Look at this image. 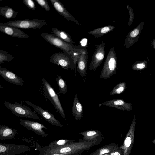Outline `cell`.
Masks as SVG:
<instances>
[{
    "label": "cell",
    "instance_id": "cell-1",
    "mask_svg": "<svg viewBox=\"0 0 155 155\" xmlns=\"http://www.w3.org/2000/svg\"><path fill=\"white\" fill-rule=\"evenodd\" d=\"M117 58L114 47L109 51L100 73V77L104 79L110 78L116 73Z\"/></svg>",
    "mask_w": 155,
    "mask_h": 155
},
{
    "label": "cell",
    "instance_id": "cell-2",
    "mask_svg": "<svg viewBox=\"0 0 155 155\" xmlns=\"http://www.w3.org/2000/svg\"><path fill=\"white\" fill-rule=\"evenodd\" d=\"M41 35L47 42L66 52L71 56L83 48L70 44L57 37L53 34L44 33Z\"/></svg>",
    "mask_w": 155,
    "mask_h": 155
},
{
    "label": "cell",
    "instance_id": "cell-3",
    "mask_svg": "<svg viewBox=\"0 0 155 155\" xmlns=\"http://www.w3.org/2000/svg\"><path fill=\"white\" fill-rule=\"evenodd\" d=\"M48 22L45 20L39 19H22L16 20L3 23H0V26H11L18 28L23 29H40Z\"/></svg>",
    "mask_w": 155,
    "mask_h": 155
},
{
    "label": "cell",
    "instance_id": "cell-4",
    "mask_svg": "<svg viewBox=\"0 0 155 155\" xmlns=\"http://www.w3.org/2000/svg\"><path fill=\"white\" fill-rule=\"evenodd\" d=\"M43 90L45 96L51 102L62 117L66 120L64 111L59 98L58 95L49 83L42 78Z\"/></svg>",
    "mask_w": 155,
    "mask_h": 155
},
{
    "label": "cell",
    "instance_id": "cell-5",
    "mask_svg": "<svg viewBox=\"0 0 155 155\" xmlns=\"http://www.w3.org/2000/svg\"><path fill=\"white\" fill-rule=\"evenodd\" d=\"M4 105L16 116L41 120L37 115L27 106L17 102L11 103L7 101H5Z\"/></svg>",
    "mask_w": 155,
    "mask_h": 155
},
{
    "label": "cell",
    "instance_id": "cell-6",
    "mask_svg": "<svg viewBox=\"0 0 155 155\" xmlns=\"http://www.w3.org/2000/svg\"><path fill=\"white\" fill-rule=\"evenodd\" d=\"M50 61L61 66L64 69L76 70V66L74 59L70 54L64 51L53 54L50 57Z\"/></svg>",
    "mask_w": 155,
    "mask_h": 155
},
{
    "label": "cell",
    "instance_id": "cell-7",
    "mask_svg": "<svg viewBox=\"0 0 155 155\" xmlns=\"http://www.w3.org/2000/svg\"><path fill=\"white\" fill-rule=\"evenodd\" d=\"M31 150L27 145L0 143V155L19 154Z\"/></svg>",
    "mask_w": 155,
    "mask_h": 155
},
{
    "label": "cell",
    "instance_id": "cell-8",
    "mask_svg": "<svg viewBox=\"0 0 155 155\" xmlns=\"http://www.w3.org/2000/svg\"><path fill=\"white\" fill-rule=\"evenodd\" d=\"M105 44L103 41L96 47L90 64L89 70H95L102 63L105 54Z\"/></svg>",
    "mask_w": 155,
    "mask_h": 155
},
{
    "label": "cell",
    "instance_id": "cell-9",
    "mask_svg": "<svg viewBox=\"0 0 155 155\" xmlns=\"http://www.w3.org/2000/svg\"><path fill=\"white\" fill-rule=\"evenodd\" d=\"M25 102L28 105L32 107L35 111L38 113L45 120L51 124L59 127L63 126L51 113L29 101H25Z\"/></svg>",
    "mask_w": 155,
    "mask_h": 155
},
{
    "label": "cell",
    "instance_id": "cell-10",
    "mask_svg": "<svg viewBox=\"0 0 155 155\" xmlns=\"http://www.w3.org/2000/svg\"><path fill=\"white\" fill-rule=\"evenodd\" d=\"M20 124L27 129L33 131L36 134L43 137L48 136L42 129H47L44 125L38 122L20 119Z\"/></svg>",
    "mask_w": 155,
    "mask_h": 155
},
{
    "label": "cell",
    "instance_id": "cell-11",
    "mask_svg": "<svg viewBox=\"0 0 155 155\" xmlns=\"http://www.w3.org/2000/svg\"><path fill=\"white\" fill-rule=\"evenodd\" d=\"M144 24V22L142 21L128 34L124 44V46L125 47L126 49L131 47L138 41Z\"/></svg>",
    "mask_w": 155,
    "mask_h": 155
},
{
    "label": "cell",
    "instance_id": "cell-12",
    "mask_svg": "<svg viewBox=\"0 0 155 155\" xmlns=\"http://www.w3.org/2000/svg\"><path fill=\"white\" fill-rule=\"evenodd\" d=\"M0 75L6 81L17 85L22 86L25 83L22 78L5 68L0 67Z\"/></svg>",
    "mask_w": 155,
    "mask_h": 155
},
{
    "label": "cell",
    "instance_id": "cell-13",
    "mask_svg": "<svg viewBox=\"0 0 155 155\" xmlns=\"http://www.w3.org/2000/svg\"><path fill=\"white\" fill-rule=\"evenodd\" d=\"M99 104L114 107L124 111H130L132 108L131 103L126 102L121 99L111 100L104 102Z\"/></svg>",
    "mask_w": 155,
    "mask_h": 155
},
{
    "label": "cell",
    "instance_id": "cell-14",
    "mask_svg": "<svg viewBox=\"0 0 155 155\" xmlns=\"http://www.w3.org/2000/svg\"><path fill=\"white\" fill-rule=\"evenodd\" d=\"M88 54L87 48H84L77 60V69L82 78L87 73Z\"/></svg>",
    "mask_w": 155,
    "mask_h": 155
},
{
    "label": "cell",
    "instance_id": "cell-15",
    "mask_svg": "<svg viewBox=\"0 0 155 155\" xmlns=\"http://www.w3.org/2000/svg\"><path fill=\"white\" fill-rule=\"evenodd\" d=\"M56 12L68 21L75 22L78 25L80 23L65 8L64 5L58 0H50Z\"/></svg>",
    "mask_w": 155,
    "mask_h": 155
},
{
    "label": "cell",
    "instance_id": "cell-16",
    "mask_svg": "<svg viewBox=\"0 0 155 155\" xmlns=\"http://www.w3.org/2000/svg\"><path fill=\"white\" fill-rule=\"evenodd\" d=\"M0 31L14 37L27 38L29 36L19 28L11 26H1Z\"/></svg>",
    "mask_w": 155,
    "mask_h": 155
},
{
    "label": "cell",
    "instance_id": "cell-17",
    "mask_svg": "<svg viewBox=\"0 0 155 155\" xmlns=\"http://www.w3.org/2000/svg\"><path fill=\"white\" fill-rule=\"evenodd\" d=\"M17 131L15 129L5 125H0V140H8L15 138L18 134Z\"/></svg>",
    "mask_w": 155,
    "mask_h": 155
},
{
    "label": "cell",
    "instance_id": "cell-18",
    "mask_svg": "<svg viewBox=\"0 0 155 155\" xmlns=\"http://www.w3.org/2000/svg\"><path fill=\"white\" fill-rule=\"evenodd\" d=\"M83 110L82 104L76 93L74 95L72 108V114L77 120H80L83 116Z\"/></svg>",
    "mask_w": 155,
    "mask_h": 155
},
{
    "label": "cell",
    "instance_id": "cell-19",
    "mask_svg": "<svg viewBox=\"0 0 155 155\" xmlns=\"http://www.w3.org/2000/svg\"><path fill=\"white\" fill-rule=\"evenodd\" d=\"M115 27L113 25L106 26L94 29L88 33L93 35L95 38L100 37L112 31Z\"/></svg>",
    "mask_w": 155,
    "mask_h": 155
},
{
    "label": "cell",
    "instance_id": "cell-20",
    "mask_svg": "<svg viewBox=\"0 0 155 155\" xmlns=\"http://www.w3.org/2000/svg\"><path fill=\"white\" fill-rule=\"evenodd\" d=\"M51 30L53 34L61 40L71 45L75 43L70 35L65 31L60 30L55 27L52 28Z\"/></svg>",
    "mask_w": 155,
    "mask_h": 155
},
{
    "label": "cell",
    "instance_id": "cell-21",
    "mask_svg": "<svg viewBox=\"0 0 155 155\" xmlns=\"http://www.w3.org/2000/svg\"><path fill=\"white\" fill-rule=\"evenodd\" d=\"M18 12L8 6L0 7V15L8 19H12L17 17Z\"/></svg>",
    "mask_w": 155,
    "mask_h": 155
},
{
    "label": "cell",
    "instance_id": "cell-22",
    "mask_svg": "<svg viewBox=\"0 0 155 155\" xmlns=\"http://www.w3.org/2000/svg\"><path fill=\"white\" fill-rule=\"evenodd\" d=\"M55 81L58 85L60 93H62L64 96L67 92V86L66 82L62 78L61 76L58 75Z\"/></svg>",
    "mask_w": 155,
    "mask_h": 155
},
{
    "label": "cell",
    "instance_id": "cell-23",
    "mask_svg": "<svg viewBox=\"0 0 155 155\" xmlns=\"http://www.w3.org/2000/svg\"><path fill=\"white\" fill-rule=\"evenodd\" d=\"M127 88L125 82L119 83L113 88L110 92V96H113L115 94H120L124 92Z\"/></svg>",
    "mask_w": 155,
    "mask_h": 155
},
{
    "label": "cell",
    "instance_id": "cell-24",
    "mask_svg": "<svg viewBox=\"0 0 155 155\" xmlns=\"http://www.w3.org/2000/svg\"><path fill=\"white\" fill-rule=\"evenodd\" d=\"M148 66V62L146 60L137 61L131 66L134 70H142L146 69Z\"/></svg>",
    "mask_w": 155,
    "mask_h": 155
},
{
    "label": "cell",
    "instance_id": "cell-25",
    "mask_svg": "<svg viewBox=\"0 0 155 155\" xmlns=\"http://www.w3.org/2000/svg\"><path fill=\"white\" fill-rule=\"evenodd\" d=\"M14 58V57L8 52L0 50V64L3 63L4 61L10 62Z\"/></svg>",
    "mask_w": 155,
    "mask_h": 155
},
{
    "label": "cell",
    "instance_id": "cell-26",
    "mask_svg": "<svg viewBox=\"0 0 155 155\" xmlns=\"http://www.w3.org/2000/svg\"><path fill=\"white\" fill-rule=\"evenodd\" d=\"M68 142V140L64 139L54 140L51 142L46 147L50 148H56L65 145Z\"/></svg>",
    "mask_w": 155,
    "mask_h": 155
},
{
    "label": "cell",
    "instance_id": "cell-27",
    "mask_svg": "<svg viewBox=\"0 0 155 155\" xmlns=\"http://www.w3.org/2000/svg\"><path fill=\"white\" fill-rule=\"evenodd\" d=\"M37 3L44 9L46 11L49 12L50 10V7L46 0H35Z\"/></svg>",
    "mask_w": 155,
    "mask_h": 155
},
{
    "label": "cell",
    "instance_id": "cell-28",
    "mask_svg": "<svg viewBox=\"0 0 155 155\" xmlns=\"http://www.w3.org/2000/svg\"><path fill=\"white\" fill-rule=\"evenodd\" d=\"M22 3L24 5L29 9L35 10L36 9L35 3L32 0H22Z\"/></svg>",
    "mask_w": 155,
    "mask_h": 155
},
{
    "label": "cell",
    "instance_id": "cell-29",
    "mask_svg": "<svg viewBox=\"0 0 155 155\" xmlns=\"http://www.w3.org/2000/svg\"><path fill=\"white\" fill-rule=\"evenodd\" d=\"M127 8L129 11V18L128 25L129 26H130L133 22L134 18V15L133 11L131 6H129L128 5H127Z\"/></svg>",
    "mask_w": 155,
    "mask_h": 155
},
{
    "label": "cell",
    "instance_id": "cell-30",
    "mask_svg": "<svg viewBox=\"0 0 155 155\" xmlns=\"http://www.w3.org/2000/svg\"><path fill=\"white\" fill-rule=\"evenodd\" d=\"M131 142V138L129 137H127L125 141V145L127 147H128L130 145Z\"/></svg>",
    "mask_w": 155,
    "mask_h": 155
},
{
    "label": "cell",
    "instance_id": "cell-31",
    "mask_svg": "<svg viewBox=\"0 0 155 155\" xmlns=\"http://www.w3.org/2000/svg\"><path fill=\"white\" fill-rule=\"evenodd\" d=\"M109 150L107 149L103 148L101 149L100 152V155H102L109 152Z\"/></svg>",
    "mask_w": 155,
    "mask_h": 155
},
{
    "label": "cell",
    "instance_id": "cell-32",
    "mask_svg": "<svg viewBox=\"0 0 155 155\" xmlns=\"http://www.w3.org/2000/svg\"><path fill=\"white\" fill-rule=\"evenodd\" d=\"M96 134V132L94 131H90L88 132L87 133V135L88 136H92Z\"/></svg>",
    "mask_w": 155,
    "mask_h": 155
},
{
    "label": "cell",
    "instance_id": "cell-33",
    "mask_svg": "<svg viewBox=\"0 0 155 155\" xmlns=\"http://www.w3.org/2000/svg\"><path fill=\"white\" fill-rule=\"evenodd\" d=\"M150 45L155 50V39H154L153 38L152 39Z\"/></svg>",
    "mask_w": 155,
    "mask_h": 155
},
{
    "label": "cell",
    "instance_id": "cell-34",
    "mask_svg": "<svg viewBox=\"0 0 155 155\" xmlns=\"http://www.w3.org/2000/svg\"><path fill=\"white\" fill-rule=\"evenodd\" d=\"M115 153V155H120V154L118 152H116Z\"/></svg>",
    "mask_w": 155,
    "mask_h": 155
},
{
    "label": "cell",
    "instance_id": "cell-35",
    "mask_svg": "<svg viewBox=\"0 0 155 155\" xmlns=\"http://www.w3.org/2000/svg\"><path fill=\"white\" fill-rule=\"evenodd\" d=\"M115 153L113 152L111 153L110 155H115Z\"/></svg>",
    "mask_w": 155,
    "mask_h": 155
},
{
    "label": "cell",
    "instance_id": "cell-36",
    "mask_svg": "<svg viewBox=\"0 0 155 155\" xmlns=\"http://www.w3.org/2000/svg\"><path fill=\"white\" fill-rule=\"evenodd\" d=\"M28 155V154H25V155Z\"/></svg>",
    "mask_w": 155,
    "mask_h": 155
},
{
    "label": "cell",
    "instance_id": "cell-37",
    "mask_svg": "<svg viewBox=\"0 0 155 155\" xmlns=\"http://www.w3.org/2000/svg\"></svg>",
    "mask_w": 155,
    "mask_h": 155
}]
</instances>
